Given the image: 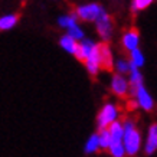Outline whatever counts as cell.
<instances>
[{
  "label": "cell",
  "instance_id": "6da1fadb",
  "mask_svg": "<svg viewBox=\"0 0 157 157\" xmlns=\"http://www.w3.org/2000/svg\"><path fill=\"white\" fill-rule=\"evenodd\" d=\"M124 146L130 156H134L140 148V133L133 120H127L124 124Z\"/></svg>",
  "mask_w": 157,
  "mask_h": 157
},
{
  "label": "cell",
  "instance_id": "7a4b0ae2",
  "mask_svg": "<svg viewBox=\"0 0 157 157\" xmlns=\"http://www.w3.org/2000/svg\"><path fill=\"white\" fill-rule=\"evenodd\" d=\"M117 113H118V109L115 108L113 104H105L104 108L101 109L100 114H98V125H100V130L107 128L111 123H114L115 117H117Z\"/></svg>",
  "mask_w": 157,
  "mask_h": 157
},
{
  "label": "cell",
  "instance_id": "3957f363",
  "mask_svg": "<svg viewBox=\"0 0 157 157\" xmlns=\"http://www.w3.org/2000/svg\"><path fill=\"white\" fill-rule=\"evenodd\" d=\"M104 12V9L100 5H86V6H81L76 9L78 17H81L82 20H97L100 17V14Z\"/></svg>",
  "mask_w": 157,
  "mask_h": 157
},
{
  "label": "cell",
  "instance_id": "277c9868",
  "mask_svg": "<svg viewBox=\"0 0 157 157\" xmlns=\"http://www.w3.org/2000/svg\"><path fill=\"white\" fill-rule=\"evenodd\" d=\"M95 22H97L98 33L101 35V38L108 40L109 36H111V32H113V19H111V16H108L105 12H102Z\"/></svg>",
  "mask_w": 157,
  "mask_h": 157
},
{
  "label": "cell",
  "instance_id": "5b68a950",
  "mask_svg": "<svg viewBox=\"0 0 157 157\" xmlns=\"http://www.w3.org/2000/svg\"><path fill=\"white\" fill-rule=\"evenodd\" d=\"M111 90L115 95L125 98L128 94V82L124 79L121 75H114L113 76V82H111Z\"/></svg>",
  "mask_w": 157,
  "mask_h": 157
},
{
  "label": "cell",
  "instance_id": "8992f818",
  "mask_svg": "<svg viewBox=\"0 0 157 157\" xmlns=\"http://www.w3.org/2000/svg\"><path fill=\"white\" fill-rule=\"evenodd\" d=\"M138 38H140V33L136 28H131L130 30H127L123 36V45L125 49L128 51H133V49L137 48L138 45Z\"/></svg>",
  "mask_w": 157,
  "mask_h": 157
},
{
  "label": "cell",
  "instance_id": "52a82bcc",
  "mask_svg": "<svg viewBox=\"0 0 157 157\" xmlns=\"http://www.w3.org/2000/svg\"><path fill=\"white\" fill-rule=\"evenodd\" d=\"M100 48H101V69L111 72L113 71V55H111V51H109L108 45L105 42L100 43Z\"/></svg>",
  "mask_w": 157,
  "mask_h": 157
},
{
  "label": "cell",
  "instance_id": "ba28073f",
  "mask_svg": "<svg viewBox=\"0 0 157 157\" xmlns=\"http://www.w3.org/2000/svg\"><path fill=\"white\" fill-rule=\"evenodd\" d=\"M94 45H95V43H92L91 40H84L82 43H79V45H78V49H76V52H75L76 59L81 61L82 63H86L88 56H90V53H91V51H92V48H94Z\"/></svg>",
  "mask_w": 157,
  "mask_h": 157
},
{
  "label": "cell",
  "instance_id": "9c48e42d",
  "mask_svg": "<svg viewBox=\"0 0 157 157\" xmlns=\"http://www.w3.org/2000/svg\"><path fill=\"white\" fill-rule=\"evenodd\" d=\"M137 98H138V104H140V107H143V109L151 111L153 100H151V97L148 95V92L146 91V88L143 86V84L138 85V88H137Z\"/></svg>",
  "mask_w": 157,
  "mask_h": 157
},
{
  "label": "cell",
  "instance_id": "30bf717a",
  "mask_svg": "<svg viewBox=\"0 0 157 157\" xmlns=\"http://www.w3.org/2000/svg\"><path fill=\"white\" fill-rule=\"evenodd\" d=\"M109 133H111V143H121L124 138V125L121 123L109 124Z\"/></svg>",
  "mask_w": 157,
  "mask_h": 157
},
{
  "label": "cell",
  "instance_id": "8fae6325",
  "mask_svg": "<svg viewBox=\"0 0 157 157\" xmlns=\"http://www.w3.org/2000/svg\"><path fill=\"white\" fill-rule=\"evenodd\" d=\"M157 150V124H153L148 131V138L147 144H146V153L151 154L153 151Z\"/></svg>",
  "mask_w": 157,
  "mask_h": 157
},
{
  "label": "cell",
  "instance_id": "7c38bea8",
  "mask_svg": "<svg viewBox=\"0 0 157 157\" xmlns=\"http://www.w3.org/2000/svg\"><path fill=\"white\" fill-rule=\"evenodd\" d=\"M75 40L76 39L74 38V36H71V35L68 33L61 39V46L65 49V51H68V52H71V53L75 55L76 49H78V45H79V43H76Z\"/></svg>",
  "mask_w": 157,
  "mask_h": 157
},
{
  "label": "cell",
  "instance_id": "4fadbf2b",
  "mask_svg": "<svg viewBox=\"0 0 157 157\" xmlns=\"http://www.w3.org/2000/svg\"><path fill=\"white\" fill-rule=\"evenodd\" d=\"M19 20V14H9V16H5L0 19V29L2 30H6V29L13 28L14 25L17 23Z\"/></svg>",
  "mask_w": 157,
  "mask_h": 157
},
{
  "label": "cell",
  "instance_id": "5bb4252c",
  "mask_svg": "<svg viewBox=\"0 0 157 157\" xmlns=\"http://www.w3.org/2000/svg\"><path fill=\"white\" fill-rule=\"evenodd\" d=\"M98 136H100V147L109 148V146H111V133H109V130L101 128Z\"/></svg>",
  "mask_w": 157,
  "mask_h": 157
},
{
  "label": "cell",
  "instance_id": "9a60e30c",
  "mask_svg": "<svg viewBox=\"0 0 157 157\" xmlns=\"http://www.w3.org/2000/svg\"><path fill=\"white\" fill-rule=\"evenodd\" d=\"M109 151H111V154L114 157H124V153L127 151V150H125V146L121 141V143H111Z\"/></svg>",
  "mask_w": 157,
  "mask_h": 157
},
{
  "label": "cell",
  "instance_id": "2e32d148",
  "mask_svg": "<svg viewBox=\"0 0 157 157\" xmlns=\"http://www.w3.org/2000/svg\"><path fill=\"white\" fill-rule=\"evenodd\" d=\"M97 147H100V136L94 134V136H91V138L88 140V143H86L85 151L86 153H92V151H95L97 150Z\"/></svg>",
  "mask_w": 157,
  "mask_h": 157
},
{
  "label": "cell",
  "instance_id": "e0dca14e",
  "mask_svg": "<svg viewBox=\"0 0 157 157\" xmlns=\"http://www.w3.org/2000/svg\"><path fill=\"white\" fill-rule=\"evenodd\" d=\"M76 16L78 13H72L71 16H63L59 19V25H61L62 28H72V26H75V20H76Z\"/></svg>",
  "mask_w": 157,
  "mask_h": 157
},
{
  "label": "cell",
  "instance_id": "ac0fdd59",
  "mask_svg": "<svg viewBox=\"0 0 157 157\" xmlns=\"http://www.w3.org/2000/svg\"><path fill=\"white\" fill-rule=\"evenodd\" d=\"M130 56H131V59L130 61H133L137 67H143V63H144V58H143V53L140 52L137 48L133 49L131 51V53H130Z\"/></svg>",
  "mask_w": 157,
  "mask_h": 157
},
{
  "label": "cell",
  "instance_id": "d6986e66",
  "mask_svg": "<svg viewBox=\"0 0 157 157\" xmlns=\"http://www.w3.org/2000/svg\"><path fill=\"white\" fill-rule=\"evenodd\" d=\"M153 0H134L133 2V12L136 10H141V9H146Z\"/></svg>",
  "mask_w": 157,
  "mask_h": 157
},
{
  "label": "cell",
  "instance_id": "ffe728a7",
  "mask_svg": "<svg viewBox=\"0 0 157 157\" xmlns=\"http://www.w3.org/2000/svg\"><path fill=\"white\" fill-rule=\"evenodd\" d=\"M68 33L71 35V36H74L75 39H81L82 36H84V33H82V30L78 26H72V28H68Z\"/></svg>",
  "mask_w": 157,
  "mask_h": 157
},
{
  "label": "cell",
  "instance_id": "44dd1931",
  "mask_svg": "<svg viewBox=\"0 0 157 157\" xmlns=\"http://www.w3.org/2000/svg\"><path fill=\"white\" fill-rule=\"evenodd\" d=\"M117 69H118V72H121V74L127 72L130 69V62L127 63L125 61H118L117 62Z\"/></svg>",
  "mask_w": 157,
  "mask_h": 157
},
{
  "label": "cell",
  "instance_id": "7402d4cb",
  "mask_svg": "<svg viewBox=\"0 0 157 157\" xmlns=\"http://www.w3.org/2000/svg\"><path fill=\"white\" fill-rule=\"evenodd\" d=\"M137 105H140L138 104V101H133V100H130L128 102H127V108L131 111V109H136L137 108Z\"/></svg>",
  "mask_w": 157,
  "mask_h": 157
}]
</instances>
